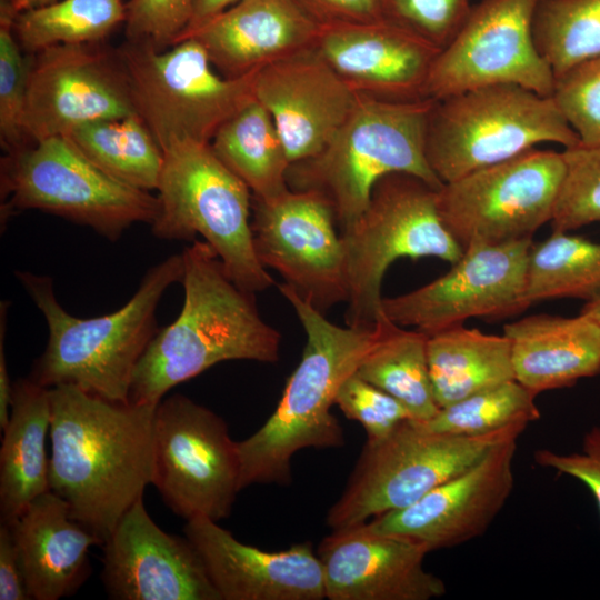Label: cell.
<instances>
[{"label":"cell","instance_id":"cell-46","mask_svg":"<svg viewBox=\"0 0 600 600\" xmlns=\"http://www.w3.org/2000/svg\"><path fill=\"white\" fill-rule=\"evenodd\" d=\"M238 1L240 0H193L190 23L180 40L211 18L236 4Z\"/></svg>","mask_w":600,"mask_h":600},{"label":"cell","instance_id":"cell-33","mask_svg":"<svg viewBox=\"0 0 600 600\" xmlns=\"http://www.w3.org/2000/svg\"><path fill=\"white\" fill-rule=\"evenodd\" d=\"M526 296L530 304L557 298L587 302L600 297V243L566 231H552L544 241L533 243Z\"/></svg>","mask_w":600,"mask_h":600},{"label":"cell","instance_id":"cell-4","mask_svg":"<svg viewBox=\"0 0 600 600\" xmlns=\"http://www.w3.org/2000/svg\"><path fill=\"white\" fill-rule=\"evenodd\" d=\"M182 273L181 253L171 254L146 272L121 308L79 318L58 302L51 278L16 272L48 327L46 349L30 378L46 388L70 384L109 401L129 402L134 370L159 330L158 304L167 289L181 281Z\"/></svg>","mask_w":600,"mask_h":600},{"label":"cell","instance_id":"cell-45","mask_svg":"<svg viewBox=\"0 0 600 600\" xmlns=\"http://www.w3.org/2000/svg\"><path fill=\"white\" fill-rule=\"evenodd\" d=\"M9 302L1 301L0 303V429L3 431L7 427L10 418L12 389L13 384L10 382L4 339L7 330V313Z\"/></svg>","mask_w":600,"mask_h":600},{"label":"cell","instance_id":"cell-27","mask_svg":"<svg viewBox=\"0 0 600 600\" xmlns=\"http://www.w3.org/2000/svg\"><path fill=\"white\" fill-rule=\"evenodd\" d=\"M50 424V388L30 377L17 380L0 450V519L3 523H11L31 501L50 490L46 452Z\"/></svg>","mask_w":600,"mask_h":600},{"label":"cell","instance_id":"cell-35","mask_svg":"<svg viewBox=\"0 0 600 600\" xmlns=\"http://www.w3.org/2000/svg\"><path fill=\"white\" fill-rule=\"evenodd\" d=\"M536 396L511 380L466 397L420 421L427 429L457 436H479L540 418ZM419 421V420H418Z\"/></svg>","mask_w":600,"mask_h":600},{"label":"cell","instance_id":"cell-16","mask_svg":"<svg viewBox=\"0 0 600 600\" xmlns=\"http://www.w3.org/2000/svg\"><path fill=\"white\" fill-rule=\"evenodd\" d=\"M252 199L253 244L261 264L324 314L347 302L344 250L329 202L317 192L291 189L273 199Z\"/></svg>","mask_w":600,"mask_h":600},{"label":"cell","instance_id":"cell-3","mask_svg":"<svg viewBox=\"0 0 600 600\" xmlns=\"http://www.w3.org/2000/svg\"><path fill=\"white\" fill-rule=\"evenodd\" d=\"M279 291L303 327L306 346L273 413L253 434L237 442L240 490L256 483L290 484L291 460L297 451L344 446L343 429L330 408L376 334L374 328L330 322L286 283L279 286Z\"/></svg>","mask_w":600,"mask_h":600},{"label":"cell","instance_id":"cell-14","mask_svg":"<svg viewBox=\"0 0 600 600\" xmlns=\"http://www.w3.org/2000/svg\"><path fill=\"white\" fill-rule=\"evenodd\" d=\"M538 0H480L453 39L438 53L424 98L492 84H518L551 97L554 76L538 52L532 19Z\"/></svg>","mask_w":600,"mask_h":600},{"label":"cell","instance_id":"cell-30","mask_svg":"<svg viewBox=\"0 0 600 600\" xmlns=\"http://www.w3.org/2000/svg\"><path fill=\"white\" fill-rule=\"evenodd\" d=\"M374 330L373 342L356 373L399 400L412 419L426 421L432 418L440 408L429 376L428 334L402 328L384 312Z\"/></svg>","mask_w":600,"mask_h":600},{"label":"cell","instance_id":"cell-10","mask_svg":"<svg viewBox=\"0 0 600 600\" xmlns=\"http://www.w3.org/2000/svg\"><path fill=\"white\" fill-rule=\"evenodd\" d=\"M1 219L16 211L40 210L92 228L109 240L134 223H152L157 196L109 174L66 136L51 137L1 162Z\"/></svg>","mask_w":600,"mask_h":600},{"label":"cell","instance_id":"cell-6","mask_svg":"<svg viewBox=\"0 0 600 600\" xmlns=\"http://www.w3.org/2000/svg\"><path fill=\"white\" fill-rule=\"evenodd\" d=\"M157 191L154 237L193 241L199 234L241 289L256 294L274 284L254 250L252 192L210 143L187 140L166 148Z\"/></svg>","mask_w":600,"mask_h":600},{"label":"cell","instance_id":"cell-41","mask_svg":"<svg viewBox=\"0 0 600 600\" xmlns=\"http://www.w3.org/2000/svg\"><path fill=\"white\" fill-rule=\"evenodd\" d=\"M193 0H130L126 37L129 42L167 49L187 30Z\"/></svg>","mask_w":600,"mask_h":600},{"label":"cell","instance_id":"cell-42","mask_svg":"<svg viewBox=\"0 0 600 600\" xmlns=\"http://www.w3.org/2000/svg\"><path fill=\"white\" fill-rule=\"evenodd\" d=\"M534 461L544 468L570 476L584 483L593 494L600 514V426L583 436L581 450L560 453L550 449L537 450Z\"/></svg>","mask_w":600,"mask_h":600},{"label":"cell","instance_id":"cell-26","mask_svg":"<svg viewBox=\"0 0 600 600\" xmlns=\"http://www.w3.org/2000/svg\"><path fill=\"white\" fill-rule=\"evenodd\" d=\"M514 378L538 394L600 373V326L576 317L533 314L509 322Z\"/></svg>","mask_w":600,"mask_h":600},{"label":"cell","instance_id":"cell-32","mask_svg":"<svg viewBox=\"0 0 600 600\" xmlns=\"http://www.w3.org/2000/svg\"><path fill=\"white\" fill-rule=\"evenodd\" d=\"M127 18L123 0H59L18 13L12 29L24 53L102 42Z\"/></svg>","mask_w":600,"mask_h":600},{"label":"cell","instance_id":"cell-31","mask_svg":"<svg viewBox=\"0 0 600 600\" xmlns=\"http://www.w3.org/2000/svg\"><path fill=\"white\" fill-rule=\"evenodd\" d=\"M66 137L114 178L138 189L157 190L163 151L138 114L83 123Z\"/></svg>","mask_w":600,"mask_h":600},{"label":"cell","instance_id":"cell-43","mask_svg":"<svg viewBox=\"0 0 600 600\" xmlns=\"http://www.w3.org/2000/svg\"><path fill=\"white\" fill-rule=\"evenodd\" d=\"M320 27L383 20L381 0H293Z\"/></svg>","mask_w":600,"mask_h":600},{"label":"cell","instance_id":"cell-9","mask_svg":"<svg viewBox=\"0 0 600 600\" xmlns=\"http://www.w3.org/2000/svg\"><path fill=\"white\" fill-rule=\"evenodd\" d=\"M527 426L516 423L484 434L457 436L407 419L382 439L367 440L326 523L332 530L341 529L406 508L470 468L496 444L519 438Z\"/></svg>","mask_w":600,"mask_h":600},{"label":"cell","instance_id":"cell-24","mask_svg":"<svg viewBox=\"0 0 600 600\" xmlns=\"http://www.w3.org/2000/svg\"><path fill=\"white\" fill-rule=\"evenodd\" d=\"M320 28L293 0H240L182 39L199 41L221 74L240 78L313 48Z\"/></svg>","mask_w":600,"mask_h":600},{"label":"cell","instance_id":"cell-29","mask_svg":"<svg viewBox=\"0 0 600 600\" xmlns=\"http://www.w3.org/2000/svg\"><path fill=\"white\" fill-rule=\"evenodd\" d=\"M210 147L253 198L269 200L289 190L286 148L270 113L256 98L217 130Z\"/></svg>","mask_w":600,"mask_h":600},{"label":"cell","instance_id":"cell-21","mask_svg":"<svg viewBox=\"0 0 600 600\" xmlns=\"http://www.w3.org/2000/svg\"><path fill=\"white\" fill-rule=\"evenodd\" d=\"M253 91L270 113L290 164L321 152L358 99L314 47L258 70Z\"/></svg>","mask_w":600,"mask_h":600},{"label":"cell","instance_id":"cell-22","mask_svg":"<svg viewBox=\"0 0 600 600\" xmlns=\"http://www.w3.org/2000/svg\"><path fill=\"white\" fill-rule=\"evenodd\" d=\"M183 531L221 600L326 598L322 564L309 541L266 551L239 541L206 517L187 520Z\"/></svg>","mask_w":600,"mask_h":600},{"label":"cell","instance_id":"cell-8","mask_svg":"<svg viewBox=\"0 0 600 600\" xmlns=\"http://www.w3.org/2000/svg\"><path fill=\"white\" fill-rule=\"evenodd\" d=\"M438 190L403 172L382 177L357 221L340 232L349 287L346 326L372 329L382 314V280L400 258L457 262L463 249L443 226Z\"/></svg>","mask_w":600,"mask_h":600},{"label":"cell","instance_id":"cell-11","mask_svg":"<svg viewBox=\"0 0 600 600\" xmlns=\"http://www.w3.org/2000/svg\"><path fill=\"white\" fill-rule=\"evenodd\" d=\"M117 49L137 114L162 151L179 141L210 143L217 130L254 99L257 71L224 77L194 38L167 49L129 41Z\"/></svg>","mask_w":600,"mask_h":600},{"label":"cell","instance_id":"cell-7","mask_svg":"<svg viewBox=\"0 0 600 600\" xmlns=\"http://www.w3.org/2000/svg\"><path fill=\"white\" fill-rule=\"evenodd\" d=\"M542 143H580L553 97L518 84H492L434 100L426 157L447 183Z\"/></svg>","mask_w":600,"mask_h":600},{"label":"cell","instance_id":"cell-28","mask_svg":"<svg viewBox=\"0 0 600 600\" xmlns=\"http://www.w3.org/2000/svg\"><path fill=\"white\" fill-rule=\"evenodd\" d=\"M427 358L439 408L516 380L509 339L463 324L428 336Z\"/></svg>","mask_w":600,"mask_h":600},{"label":"cell","instance_id":"cell-48","mask_svg":"<svg viewBox=\"0 0 600 600\" xmlns=\"http://www.w3.org/2000/svg\"><path fill=\"white\" fill-rule=\"evenodd\" d=\"M580 313L589 317L600 326V297L591 301H587Z\"/></svg>","mask_w":600,"mask_h":600},{"label":"cell","instance_id":"cell-13","mask_svg":"<svg viewBox=\"0 0 600 600\" xmlns=\"http://www.w3.org/2000/svg\"><path fill=\"white\" fill-rule=\"evenodd\" d=\"M151 484L178 517L228 518L240 491V459L224 420L186 396L162 399L154 412Z\"/></svg>","mask_w":600,"mask_h":600},{"label":"cell","instance_id":"cell-25","mask_svg":"<svg viewBox=\"0 0 600 600\" xmlns=\"http://www.w3.org/2000/svg\"><path fill=\"white\" fill-rule=\"evenodd\" d=\"M7 524L32 600H58L73 593L88 577L89 549L102 544L71 517L68 503L51 490Z\"/></svg>","mask_w":600,"mask_h":600},{"label":"cell","instance_id":"cell-5","mask_svg":"<svg viewBox=\"0 0 600 600\" xmlns=\"http://www.w3.org/2000/svg\"><path fill=\"white\" fill-rule=\"evenodd\" d=\"M433 102L358 93L351 113L323 150L290 164L289 189L321 194L333 210L339 232L363 213L374 184L387 174H413L439 190L443 183L426 157Z\"/></svg>","mask_w":600,"mask_h":600},{"label":"cell","instance_id":"cell-1","mask_svg":"<svg viewBox=\"0 0 600 600\" xmlns=\"http://www.w3.org/2000/svg\"><path fill=\"white\" fill-rule=\"evenodd\" d=\"M50 490L103 543L152 483L158 404L113 402L70 384L50 388Z\"/></svg>","mask_w":600,"mask_h":600},{"label":"cell","instance_id":"cell-37","mask_svg":"<svg viewBox=\"0 0 600 600\" xmlns=\"http://www.w3.org/2000/svg\"><path fill=\"white\" fill-rule=\"evenodd\" d=\"M12 23V18L0 16V140L7 153L29 146L22 120L31 56H23Z\"/></svg>","mask_w":600,"mask_h":600},{"label":"cell","instance_id":"cell-19","mask_svg":"<svg viewBox=\"0 0 600 600\" xmlns=\"http://www.w3.org/2000/svg\"><path fill=\"white\" fill-rule=\"evenodd\" d=\"M101 547V581L111 599L221 600L193 544L163 531L143 498Z\"/></svg>","mask_w":600,"mask_h":600},{"label":"cell","instance_id":"cell-17","mask_svg":"<svg viewBox=\"0 0 600 600\" xmlns=\"http://www.w3.org/2000/svg\"><path fill=\"white\" fill-rule=\"evenodd\" d=\"M532 244V239H523L471 246L438 279L382 298V310L393 322L428 336L470 318L516 314L530 304L526 291Z\"/></svg>","mask_w":600,"mask_h":600},{"label":"cell","instance_id":"cell-23","mask_svg":"<svg viewBox=\"0 0 600 600\" xmlns=\"http://www.w3.org/2000/svg\"><path fill=\"white\" fill-rule=\"evenodd\" d=\"M314 48L357 93L388 100L424 98L440 49L388 21L322 26Z\"/></svg>","mask_w":600,"mask_h":600},{"label":"cell","instance_id":"cell-38","mask_svg":"<svg viewBox=\"0 0 600 600\" xmlns=\"http://www.w3.org/2000/svg\"><path fill=\"white\" fill-rule=\"evenodd\" d=\"M471 6L469 0H381L384 20L440 50L457 34Z\"/></svg>","mask_w":600,"mask_h":600},{"label":"cell","instance_id":"cell-20","mask_svg":"<svg viewBox=\"0 0 600 600\" xmlns=\"http://www.w3.org/2000/svg\"><path fill=\"white\" fill-rule=\"evenodd\" d=\"M430 551L406 537L382 533L363 522L334 529L317 554L329 600H430L446 593L444 582L427 571Z\"/></svg>","mask_w":600,"mask_h":600},{"label":"cell","instance_id":"cell-34","mask_svg":"<svg viewBox=\"0 0 600 600\" xmlns=\"http://www.w3.org/2000/svg\"><path fill=\"white\" fill-rule=\"evenodd\" d=\"M532 37L554 79L600 57V0H538Z\"/></svg>","mask_w":600,"mask_h":600},{"label":"cell","instance_id":"cell-15","mask_svg":"<svg viewBox=\"0 0 600 600\" xmlns=\"http://www.w3.org/2000/svg\"><path fill=\"white\" fill-rule=\"evenodd\" d=\"M30 56L22 120L29 146L83 123L137 114L118 49L58 44Z\"/></svg>","mask_w":600,"mask_h":600},{"label":"cell","instance_id":"cell-40","mask_svg":"<svg viewBox=\"0 0 600 600\" xmlns=\"http://www.w3.org/2000/svg\"><path fill=\"white\" fill-rule=\"evenodd\" d=\"M334 404L364 428L368 441H377L399 423L412 419L409 410L396 398L360 378L356 372L339 388Z\"/></svg>","mask_w":600,"mask_h":600},{"label":"cell","instance_id":"cell-39","mask_svg":"<svg viewBox=\"0 0 600 600\" xmlns=\"http://www.w3.org/2000/svg\"><path fill=\"white\" fill-rule=\"evenodd\" d=\"M552 97L580 143H600V57L557 78Z\"/></svg>","mask_w":600,"mask_h":600},{"label":"cell","instance_id":"cell-2","mask_svg":"<svg viewBox=\"0 0 600 600\" xmlns=\"http://www.w3.org/2000/svg\"><path fill=\"white\" fill-rule=\"evenodd\" d=\"M184 299L159 329L133 374L129 402L157 406L173 387L229 360L274 363L281 334L259 313L256 294L228 276L216 251L193 240L181 252Z\"/></svg>","mask_w":600,"mask_h":600},{"label":"cell","instance_id":"cell-36","mask_svg":"<svg viewBox=\"0 0 600 600\" xmlns=\"http://www.w3.org/2000/svg\"><path fill=\"white\" fill-rule=\"evenodd\" d=\"M566 171L554 207L553 231L600 222V143L564 148Z\"/></svg>","mask_w":600,"mask_h":600},{"label":"cell","instance_id":"cell-44","mask_svg":"<svg viewBox=\"0 0 600 600\" xmlns=\"http://www.w3.org/2000/svg\"><path fill=\"white\" fill-rule=\"evenodd\" d=\"M18 548L10 527L0 523V600H30Z\"/></svg>","mask_w":600,"mask_h":600},{"label":"cell","instance_id":"cell-18","mask_svg":"<svg viewBox=\"0 0 600 600\" xmlns=\"http://www.w3.org/2000/svg\"><path fill=\"white\" fill-rule=\"evenodd\" d=\"M518 438L492 447L470 468L412 504L372 518V529L422 543L429 551L451 548L486 532L514 484Z\"/></svg>","mask_w":600,"mask_h":600},{"label":"cell","instance_id":"cell-47","mask_svg":"<svg viewBox=\"0 0 600 600\" xmlns=\"http://www.w3.org/2000/svg\"><path fill=\"white\" fill-rule=\"evenodd\" d=\"M59 0H1V13L16 16L22 11L43 7Z\"/></svg>","mask_w":600,"mask_h":600},{"label":"cell","instance_id":"cell-12","mask_svg":"<svg viewBox=\"0 0 600 600\" xmlns=\"http://www.w3.org/2000/svg\"><path fill=\"white\" fill-rule=\"evenodd\" d=\"M564 171L562 151L529 149L443 183L439 216L463 250L531 239L552 220Z\"/></svg>","mask_w":600,"mask_h":600}]
</instances>
